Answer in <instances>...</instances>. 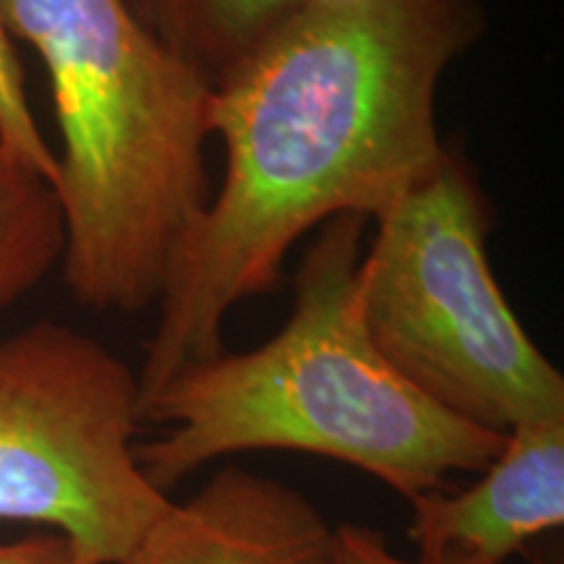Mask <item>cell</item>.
<instances>
[{
	"label": "cell",
	"instance_id": "obj_1",
	"mask_svg": "<svg viewBox=\"0 0 564 564\" xmlns=\"http://www.w3.org/2000/svg\"><path fill=\"white\" fill-rule=\"evenodd\" d=\"M486 30L484 0H308L212 89L225 175L154 303L141 400L225 352L228 314L308 230L373 220L436 171L440 84Z\"/></svg>",
	"mask_w": 564,
	"mask_h": 564
},
{
	"label": "cell",
	"instance_id": "obj_2",
	"mask_svg": "<svg viewBox=\"0 0 564 564\" xmlns=\"http://www.w3.org/2000/svg\"><path fill=\"white\" fill-rule=\"evenodd\" d=\"M366 220L322 225L293 278V312L272 340L192 364L141 400L158 440L137 444L154 489L217 457L291 449L348 463L411 499L453 474H481L507 434L447 413L373 345L358 301Z\"/></svg>",
	"mask_w": 564,
	"mask_h": 564
},
{
	"label": "cell",
	"instance_id": "obj_3",
	"mask_svg": "<svg viewBox=\"0 0 564 564\" xmlns=\"http://www.w3.org/2000/svg\"><path fill=\"white\" fill-rule=\"evenodd\" d=\"M0 24L51 82L68 293L97 314L147 312L212 196V87L126 0H0Z\"/></svg>",
	"mask_w": 564,
	"mask_h": 564
},
{
	"label": "cell",
	"instance_id": "obj_4",
	"mask_svg": "<svg viewBox=\"0 0 564 564\" xmlns=\"http://www.w3.org/2000/svg\"><path fill=\"white\" fill-rule=\"evenodd\" d=\"M358 264L373 345L432 403L486 432L564 415V377L525 333L491 272L489 196L447 154L382 215Z\"/></svg>",
	"mask_w": 564,
	"mask_h": 564
},
{
	"label": "cell",
	"instance_id": "obj_5",
	"mask_svg": "<svg viewBox=\"0 0 564 564\" xmlns=\"http://www.w3.org/2000/svg\"><path fill=\"white\" fill-rule=\"evenodd\" d=\"M139 377L95 337L37 322L0 340V520L123 564L173 499L137 457Z\"/></svg>",
	"mask_w": 564,
	"mask_h": 564
},
{
	"label": "cell",
	"instance_id": "obj_6",
	"mask_svg": "<svg viewBox=\"0 0 564 564\" xmlns=\"http://www.w3.org/2000/svg\"><path fill=\"white\" fill-rule=\"evenodd\" d=\"M123 564H337V535L301 491L225 465L171 502Z\"/></svg>",
	"mask_w": 564,
	"mask_h": 564
},
{
	"label": "cell",
	"instance_id": "obj_7",
	"mask_svg": "<svg viewBox=\"0 0 564 564\" xmlns=\"http://www.w3.org/2000/svg\"><path fill=\"white\" fill-rule=\"evenodd\" d=\"M481 474L465 491L411 499L408 533L423 560L457 554L507 564L535 535L564 525V415L510 429Z\"/></svg>",
	"mask_w": 564,
	"mask_h": 564
},
{
	"label": "cell",
	"instance_id": "obj_8",
	"mask_svg": "<svg viewBox=\"0 0 564 564\" xmlns=\"http://www.w3.org/2000/svg\"><path fill=\"white\" fill-rule=\"evenodd\" d=\"M308 0H126L154 40L215 89Z\"/></svg>",
	"mask_w": 564,
	"mask_h": 564
},
{
	"label": "cell",
	"instance_id": "obj_9",
	"mask_svg": "<svg viewBox=\"0 0 564 564\" xmlns=\"http://www.w3.org/2000/svg\"><path fill=\"white\" fill-rule=\"evenodd\" d=\"M63 215L51 181L0 150V312L63 259Z\"/></svg>",
	"mask_w": 564,
	"mask_h": 564
},
{
	"label": "cell",
	"instance_id": "obj_10",
	"mask_svg": "<svg viewBox=\"0 0 564 564\" xmlns=\"http://www.w3.org/2000/svg\"><path fill=\"white\" fill-rule=\"evenodd\" d=\"M0 150L13 154L55 186L58 175L55 150L47 144L34 116L19 45L9 37L3 24H0Z\"/></svg>",
	"mask_w": 564,
	"mask_h": 564
},
{
	"label": "cell",
	"instance_id": "obj_11",
	"mask_svg": "<svg viewBox=\"0 0 564 564\" xmlns=\"http://www.w3.org/2000/svg\"><path fill=\"white\" fill-rule=\"evenodd\" d=\"M337 535V564H491L474 560V556H442V560H405L394 554L382 533L364 525H340L335 528Z\"/></svg>",
	"mask_w": 564,
	"mask_h": 564
},
{
	"label": "cell",
	"instance_id": "obj_12",
	"mask_svg": "<svg viewBox=\"0 0 564 564\" xmlns=\"http://www.w3.org/2000/svg\"><path fill=\"white\" fill-rule=\"evenodd\" d=\"M0 564H91L76 544L58 531L26 535L21 541H0Z\"/></svg>",
	"mask_w": 564,
	"mask_h": 564
},
{
	"label": "cell",
	"instance_id": "obj_13",
	"mask_svg": "<svg viewBox=\"0 0 564 564\" xmlns=\"http://www.w3.org/2000/svg\"><path fill=\"white\" fill-rule=\"evenodd\" d=\"M535 564H562L560 556H546V560H539Z\"/></svg>",
	"mask_w": 564,
	"mask_h": 564
}]
</instances>
